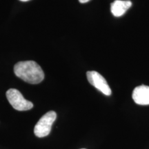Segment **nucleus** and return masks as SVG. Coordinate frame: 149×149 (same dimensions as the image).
Returning a JSON list of instances; mask_svg holds the SVG:
<instances>
[{"instance_id":"nucleus-2","label":"nucleus","mask_w":149,"mask_h":149,"mask_svg":"<svg viewBox=\"0 0 149 149\" xmlns=\"http://www.w3.org/2000/svg\"><path fill=\"white\" fill-rule=\"evenodd\" d=\"M57 118L55 111H49L43 115L35 126L34 133L38 137H44L51 133L52 125Z\"/></svg>"},{"instance_id":"nucleus-5","label":"nucleus","mask_w":149,"mask_h":149,"mask_svg":"<svg viewBox=\"0 0 149 149\" xmlns=\"http://www.w3.org/2000/svg\"><path fill=\"white\" fill-rule=\"evenodd\" d=\"M134 102L139 105H149V86L141 85L133 90L132 95Z\"/></svg>"},{"instance_id":"nucleus-3","label":"nucleus","mask_w":149,"mask_h":149,"mask_svg":"<svg viewBox=\"0 0 149 149\" xmlns=\"http://www.w3.org/2000/svg\"><path fill=\"white\" fill-rule=\"evenodd\" d=\"M6 97L10 105L17 111H29L33 107V104L32 102L26 100L22 95V93L17 89H9L6 92Z\"/></svg>"},{"instance_id":"nucleus-1","label":"nucleus","mask_w":149,"mask_h":149,"mask_svg":"<svg viewBox=\"0 0 149 149\" xmlns=\"http://www.w3.org/2000/svg\"><path fill=\"white\" fill-rule=\"evenodd\" d=\"M17 77L26 82L37 84L44 80V73L41 66L34 61H19L14 66Z\"/></svg>"},{"instance_id":"nucleus-9","label":"nucleus","mask_w":149,"mask_h":149,"mask_svg":"<svg viewBox=\"0 0 149 149\" xmlns=\"http://www.w3.org/2000/svg\"><path fill=\"white\" fill-rule=\"evenodd\" d=\"M81 149H85V148H81Z\"/></svg>"},{"instance_id":"nucleus-7","label":"nucleus","mask_w":149,"mask_h":149,"mask_svg":"<svg viewBox=\"0 0 149 149\" xmlns=\"http://www.w3.org/2000/svg\"><path fill=\"white\" fill-rule=\"evenodd\" d=\"M90 1V0H79V1L80 3H87L88 2V1Z\"/></svg>"},{"instance_id":"nucleus-4","label":"nucleus","mask_w":149,"mask_h":149,"mask_svg":"<svg viewBox=\"0 0 149 149\" xmlns=\"http://www.w3.org/2000/svg\"><path fill=\"white\" fill-rule=\"evenodd\" d=\"M86 76L89 83L95 88H96L105 95H111L112 93L111 89L108 84L107 80L101 74L95 70H92V71L87 72Z\"/></svg>"},{"instance_id":"nucleus-8","label":"nucleus","mask_w":149,"mask_h":149,"mask_svg":"<svg viewBox=\"0 0 149 149\" xmlns=\"http://www.w3.org/2000/svg\"><path fill=\"white\" fill-rule=\"evenodd\" d=\"M20 1H30V0H20Z\"/></svg>"},{"instance_id":"nucleus-6","label":"nucleus","mask_w":149,"mask_h":149,"mask_svg":"<svg viewBox=\"0 0 149 149\" xmlns=\"http://www.w3.org/2000/svg\"><path fill=\"white\" fill-rule=\"evenodd\" d=\"M131 6L132 2L130 1L115 0L111 5V13L115 17L122 16Z\"/></svg>"}]
</instances>
